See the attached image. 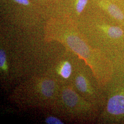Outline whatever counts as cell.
I'll list each match as a JSON object with an SVG mask.
<instances>
[{
    "label": "cell",
    "mask_w": 124,
    "mask_h": 124,
    "mask_svg": "<svg viewBox=\"0 0 124 124\" xmlns=\"http://www.w3.org/2000/svg\"><path fill=\"white\" fill-rule=\"evenodd\" d=\"M18 3L23 5H28L29 4V1L28 0H14Z\"/></svg>",
    "instance_id": "8fae6325"
},
{
    "label": "cell",
    "mask_w": 124,
    "mask_h": 124,
    "mask_svg": "<svg viewBox=\"0 0 124 124\" xmlns=\"http://www.w3.org/2000/svg\"><path fill=\"white\" fill-rule=\"evenodd\" d=\"M55 84L53 80H44L41 84L40 88L41 93L45 97H51L55 92Z\"/></svg>",
    "instance_id": "277c9868"
},
{
    "label": "cell",
    "mask_w": 124,
    "mask_h": 124,
    "mask_svg": "<svg viewBox=\"0 0 124 124\" xmlns=\"http://www.w3.org/2000/svg\"><path fill=\"white\" fill-rule=\"evenodd\" d=\"M88 0H78L76 4V10L78 13H80L84 9L87 3Z\"/></svg>",
    "instance_id": "9c48e42d"
},
{
    "label": "cell",
    "mask_w": 124,
    "mask_h": 124,
    "mask_svg": "<svg viewBox=\"0 0 124 124\" xmlns=\"http://www.w3.org/2000/svg\"><path fill=\"white\" fill-rule=\"evenodd\" d=\"M62 99L64 103L68 106L74 107L78 102V97L74 91L70 89H67L63 91Z\"/></svg>",
    "instance_id": "3957f363"
},
{
    "label": "cell",
    "mask_w": 124,
    "mask_h": 124,
    "mask_svg": "<svg viewBox=\"0 0 124 124\" xmlns=\"http://www.w3.org/2000/svg\"><path fill=\"white\" fill-rule=\"evenodd\" d=\"M45 122L48 124H63V123L61 120L58 119L57 118L50 116L46 118Z\"/></svg>",
    "instance_id": "30bf717a"
},
{
    "label": "cell",
    "mask_w": 124,
    "mask_h": 124,
    "mask_svg": "<svg viewBox=\"0 0 124 124\" xmlns=\"http://www.w3.org/2000/svg\"><path fill=\"white\" fill-rule=\"evenodd\" d=\"M108 112L114 115L124 114V95H117L110 98L107 105Z\"/></svg>",
    "instance_id": "6da1fadb"
},
{
    "label": "cell",
    "mask_w": 124,
    "mask_h": 124,
    "mask_svg": "<svg viewBox=\"0 0 124 124\" xmlns=\"http://www.w3.org/2000/svg\"><path fill=\"white\" fill-rule=\"evenodd\" d=\"M0 67L3 70H6L7 68L6 55L2 49L0 50Z\"/></svg>",
    "instance_id": "ba28073f"
},
{
    "label": "cell",
    "mask_w": 124,
    "mask_h": 124,
    "mask_svg": "<svg viewBox=\"0 0 124 124\" xmlns=\"http://www.w3.org/2000/svg\"><path fill=\"white\" fill-rule=\"evenodd\" d=\"M75 84L77 89L81 92L86 93L88 92V83L84 76L82 75L77 76L75 80Z\"/></svg>",
    "instance_id": "8992f818"
},
{
    "label": "cell",
    "mask_w": 124,
    "mask_h": 124,
    "mask_svg": "<svg viewBox=\"0 0 124 124\" xmlns=\"http://www.w3.org/2000/svg\"><path fill=\"white\" fill-rule=\"evenodd\" d=\"M103 7L106 10L107 12L112 17L118 20H122L124 18V15L121 10L115 5L109 2L102 3Z\"/></svg>",
    "instance_id": "7a4b0ae2"
},
{
    "label": "cell",
    "mask_w": 124,
    "mask_h": 124,
    "mask_svg": "<svg viewBox=\"0 0 124 124\" xmlns=\"http://www.w3.org/2000/svg\"><path fill=\"white\" fill-rule=\"evenodd\" d=\"M72 73V66L69 62H65L60 70V74L62 77L65 79L69 78Z\"/></svg>",
    "instance_id": "52a82bcc"
},
{
    "label": "cell",
    "mask_w": 124,
    "mask_h": 124,
    "mask_svg": "<svg viewBox=\"0 0 124 124\" xmlns=\"http://www.w3.org/2000/svg\"><path fill=\"white\" fill-rule=\"evenodd\" d=\"M104 30L109 37L114 39H118L123 35V31L120 27L117 26H107Z\"/></svg>",
    "instance_id": "5b68a950"
}]
</instances>
